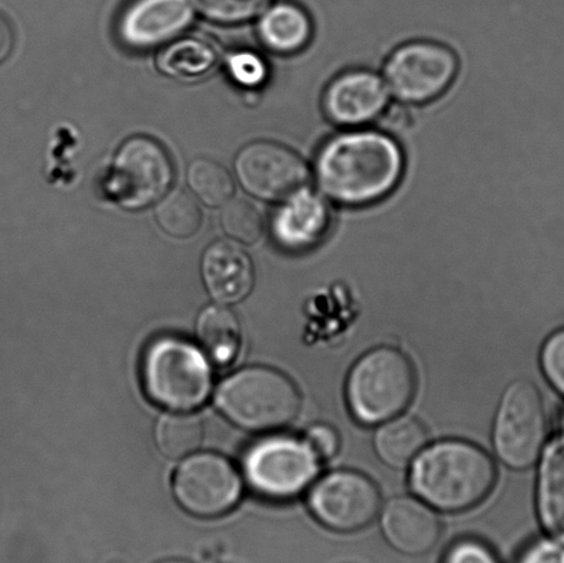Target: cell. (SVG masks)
I'll return each mask as SVG.
<instances>
[{
  "label": "cell",
  "instance_id": "6da1fadb",
  "mask_svg": "<svg viewBox=\"0 0 564 563\" xmlns=\"http://www.w3.org/2000/svg\"><path fill=\"white\" fill-rule=\"evenodd\" d=\"M405 158L383 132L350 131L326 141L315 159V181L324 196L345 206H367L400 184Z\"/></svg>",
  "mask_w": 564,
  "mask_h": 563
},
{
  "label": "cell",
  "instance_id": "7a4b0ae2",
  "mask_svg": "<svg viewBox=\"0 0 564 563\" xmlns=\"http://www.w3.org/2000/svg\"><path fill=\"white\" fill-rule=\"evenodd\" d=\"M496 483L490 456L467 441H441L413 462L411 484L425 504L446 512L471 509L488 498Z\"/></svg>",
  "mask_w": 564,
  "mask_h": 563
},
{
  "label": "cell",
  "instance_id": "3957f363",
  "mask_svg": "<svg viewBox=\"0 0 564 563\" xmlns=\"http://www.w3.org/2000/svg\"><path fill=\"white\" fill-rule=\"evenodd\" d=\"M142 382L149 399L176 412H189L207 401L212 367L195 345L178 336H162L148 346Z\"/></svg>",
  "mask_w": 564,
  "mask_h": 563
},
{
  "label": "cell",
  "instance_id": "277c9868",
  "mask_svg": "<svg viewBox=\"0 0 564 563\" xmlns=\"http://www.w3.org/2000/svg\"><path fill=\"white\" fill-rule=\"evenodd\" d=\"M416 391L411 360L392 347H378L359 358L347 379V404L367 426L400 416Z\"/></svg>",
  "mask_w": 564,
  "mask_h": 563
},
{
  "label": "cell",
  "instance_id": "5b68a950",
  "mask_svg": "<svg viewBox=\"0 0 564 563\" xmlns=\"http://www.w3.org/2000/svg\"><path fill=\"white\" fill-rule=\"evenodd\" d=\"M301 404L296 385L285 373L267 367L241 369L226 379L217 393L219 411L251 432L285 427Z\"/></svg>",
  "mask_w": 564,
  "mask_h": 563
},
{
  "label": "cell",
  "instance_id": "8992f818",
  "mask_svg": "<svg viewBox=\"0 0 564 563\" xmlns=\"http://www.w3.org/2000/svg\"><path fill=\"white\" fill-rule=\"evenodd\" d=\"M174 176L173 159L162 143L135 136L116 152L104 190L109 201L130 212H140L167 195Z\"/></svg>",
  "mask_w": 564,
  "mask_h": 563
},
{
  "label": "cell",
  "instance_id": "52a82bcc",
  "mask_svg": "<svg viewBox=\"0 0 564 563\" xmlns=\"http://www.w3.org/2000/svg\"><path fill=\"white\" fill-rule=\"evenodd\" d=\"M319 462L306 440L274 435L247 451L245 474L262 498L284 501L310 488L318 476Z\"/></svg>",
  "mask_w": 564,
  "mask_h": 563
},
{
  "label": "cell",
  "instance_id": "ba28073f",
  "mask_svg": "<svg viewBox=\"0 0 564 563\" xmlns=\"http://www.w3.org/2000/svg\"><path fill=\"white\" fill-rule=\"evenodd\" d=\"M546 434L549 421L539 390L527 380L512 383L502 396L495 424V448L501 462L516 470L533 466Z\"/></svg>",
  "mask_w": 564,
  "mask_h": 563
},
{
  "label": "cell",
  "instance_id": "9c48e42d",
  "mask_svg": "<svg viewBox=\"0 0 564 563\" xmlns=\"http://www.w3.org/2000/svg\"><path fill=\"white\" fill-rule=\"evenodd\" d=\"M457 71V55L449 47L435 42H411L398 47L387 59L384 82L400 101L425 104L451 87Z\"/></svg>",
  "mask_w": 564,
  "mask_h": 563
},
{
  "label": "cell",
  "instance_id": "30bf717a",
  "mask_svg": "<svg viewBox=\"0 0 564 563\" xmlns=\"http://www.w3.org/2000/svg\"><path fill=\"white\" fill-rule=\"evenodd\" d=\"M313 516L336 532H357L379 515L381 496L372 479L339 470L319 479L308 496Z\"/></svg>",
  "mask_w": 564,
  "mask_h": 563
},
{
  "label": "cell",
  "instance_id": "8fae6325",
  "mask_svg": "<svg viewBox=\"0 0 564 563\" xmlns=\"http://www.w3.org/2000/svg\"><path fill=\"white\" fill-rule=\"evenodd\" d=\"M174 495L187 512L213 518L226 515L239 504L241 479L226 457L200 454L182 463L174 477Z\"/></svg>",
  "mask_w": 564,
  "mask_h": 563
},
{
  "label": "cell",
  "instance_id": "7c38bea8",
  "mask_svg": "<svg viewBox=\"0 0 564 563\" xmlns=\"http://www.w3.org/2000/svg\"><path fill=\"white\" fill-rule=\"evenodd\" d=\"M237 178L251 196L282 202L303 190L308 180L307 165L290 148L270 141H257L241 149L235 162Z\"/></svg>",
  "mask_w": 564,
  "mask_h": 563
},
{
  "label": "cell",
  "instance_id": "4fadbf2b",
  "mask_svg": "<svg viewBox=\"0 0 564 563\" xmlns=\"http://www.w3.org/2000/svg\"><path fill=\"white\" fill-rule=\"evenodd\" d=\"M193 19L192 0H131L119 15L116 36L126 48L148 52L174 41Z\"/></svg>",
  "mask_w": 564,
  "mask_h": 563
},
{
  "label": "cell",
  "instance_id": "5bb4252c",
  "mask_svg": "<svg viewBox=\"0 0 564 563\" xmlns=\"http://www.w3.org/2000/svg\"><path fill=\"white\" fill-rule=\"evenodd\" d=\"M389 104L384 79L370 71H348L335 77L324 94V112L332 123L359 127L378 119Z\"/></svg>",
  "mask_w": 564,
  "mask_h": 563
},
{
  "label": "cell",
  "instance_id": "9a60e30c",
  "mask_svg": "<svg viewBox=\"0 0 564 563\" xmlns=\"http://www.w3.org/2000/svg\"><path fill=\"white\" fill-rule=\"evenodd\" d=\"M282 202L270 219V234L275 245L290 252H303L317 246L330 226L325 198L303 187Z\"/></svg>",
  "mask_w": 564,
  "mask_h": 563
},
{
  "label": "cell",
  "instance_id": "2e32d148",
  "mask_svg": "<svg viewBox=\"0 0 564 563\" xmlns=\"http://www.w3.org/2000/svg\"><path fill=\"white\" fill-rule=\"evenodd\" d=\"M202 278L215 301L230 305L245 301L256 284V269L235 241L219 240L202 258Z\"/></svg>",
  "mask_w": 564,
  "mask_h": 563
},
{
  "label": "cell",
  "instance_id": "e0dca14e",
  "mask_svg": "<svg viewBox=\"0 0 564 563\" xmlns=\"http://www.w3.org/2000/svg\"><path fill=\"white\" fill-rule=\"evenodd\" d=\"M381 529L387 542L408 555L429 553L441 537L438 517L423 501L412 498L391 500L381 516Z\"/></svg>",
  "mask_w": 564,
  "mask_h": 563
},
{
  "label": "cell",
  "instance_id": "ac0fdd59",
  "mask_svg": "<svg viewBox=\"0 0 564 563\" xmlns=\"http://www.w3.org/2000/svg\"><path fill=\"white\" fill-rule=\"evenodd\" d=\"M258 35L270 52L292 55L302 52L312 41L313 22L297 4L278 3L264 11Z\"/></svg>",
  "mask_w": 564,
  "mask_h": 563
},
{
  "label": "cell",
  "instance_id": "d6986e66",
  "mask_svg": "<svg viewBox=\"0 0 564 563\" xmlns=\"http://www.w3.org/2000/svg\"><path fill=\"white\" fill-rule=\"evenodd\" d=\"M217 46L204 36L176 39L156 58L158 69L171 79L196 82L206 77L218 64Z\"/></svg>",
  "mask_w": 564,
  "mask_h": 563
},
{
  "label": "cell",
  "instance_id": "ffe728a7",
  "mask_svg": "<svg viewBox=\"0 0 564 563\" xmlns=\"http://www.w3.org/2000/svg\"><path fill=\"white\" fill-rule=\"evenodd\" d=\"M196 329L204 351L218 366H229L239 356L241 325L229 307L213 305L204 308L197 320Z\"/></svg>",
  "mask_w": 564,
  "mask_h": 563
},
{
  "label": "cell",
  "instance_id": "44dd1931",
  "mask_svg": "<svg viewBox=\"0 0 564 563\" xmlns=\"http://www.w3.org/2000/svg\"><path fill=\"white\" fill-rule=\"evenodd\" d=\"M427 440V430L416 419L394 418L376 434L375 448L386 465L405 467L422 454Z\"/></svg>",
  "mask_w": 564,
  "mask_h": 563
},
{
  "label": "cell",
  "instance_id": "7402d4cb",
  "mask_svg": "<svg viewBox=\"0 0 564 563\" xmlns=\"http://www.w3.org/2000/svg\"><path fill=\"white\" fill-rule=\"evenodd\" d=\"M541 521L555 538L564 540V440L551 446L539 483Z\"/></svg>",
  "mask_w": 564,
  "mask_h": 563
},
{
  "label": "cell",
  "instance_id": "603a6c76",
  "mask_svg": "<svg viewBox=\"0 0 564 563\" xmlns=\"http://www.w3.org/2000/svg\"><path fill=\"white\" fill-rule=\"evenodd\" d=\"M204 434L206 430L200 418L178 412L160 418L154 432L158 448L169 459L195 454L203 444Z\"/></svg>",
  "mask_w": 564,
  "mask_h": 563
},
{
  "label": "cell",
  "instance_id": "cb8c5ba5",
  "mask_svg": "<svg viewBox=\"0 0 564 563\" xmlns=\"http://www.w3.org/2000/svg\"><path fill=\"white\" fill-rule=\"evenodd\" d=\"M187 184L208 207L225 206L235 193V182L229 171L208 158L193 160L187 169Z\"/></svg>",
  "mask_w": 564,
  "mask_h": 563
},
{
  "label": "cell",
  "instance_id": "d4e9b609",
  "mask_svg": "<svg viewBox=\"0 0 564 563\" xmlns=\"http://www.w3.org/2000/svg\"><path fill=\"white\" fill-rule=\"evenodd\" d=\"M160 228L175 239H189L202 228L203 214L195 197L184 191L164 196L154 212Z\"/></svg>",
  "mask_w": 564,
  "mask_h": 563
},
{
  "label": "cell",
  "instance_id": "484cf974",
  "mask_svg": "<svg viewBox=\"0 0 564 563\" xmlns=\"http://www.w3.org/2000/svg\"><path fill=\"white\" fill-rule=\"evenodd\" d=\"M220 225L226 235L242 245H253L263 234L261 213L252 203L236 198L225 204Z\"/></svg>",
  "mask_w": 564,
  "mask_h": 563
},
{
  "label": "cell",
  "instance_id": "4316f807",
  "mask_svg": "<svg viewBox=\"0 0 564 563\" xmlns=\"http://www.w3.org/2000/svg\"><path fill=\"white\" fill-rule=\"evenodd\" d=\"M272 0H192L198 13L217 24L236 25L257 19Z\"/></svg>",
  "mask_w": 564,
  "mask_h": 563
},
{
  "label": "cell",
  "instance_id": "83f0119b",
  "mask_svg": "<svg viewBox=\"0 0 564 563\" xmlns=\"http://www.w3.org/2000/svg\"><path fill=\"white\" fill-rule=\"evenodd\" d=\"M228 71L237 85L247 88L261 87L267 83L269 75L264 59L252 52H237L229 55Z\"/></svg>",
  "mask_w": 564,
  "mask_h": 563
},
{
  "label": "cell",
  "instance_id": "f1b7e54d",
  "mask_svg": "<svg viewBox=\"0 0 564 563\" xmlns=\"http://www.w3.org/2000/svg\"><path fill=\"white\" fill-rule=\"evenodd\" d=\"M541 364L545 377L564 396V329L557 331L545 342Z\"/></svg>",
  "mask_w": 564,
  "mask_h": 563
},
{
  "label": "cell",
  "instance_id": "f546056e",
  "mask_svg": "<svg viewBox=\"0 0 564 563\" xmlns=\"http://www.w3.org/2000/svg\"><path fill=\"white\" fill-rule=\"evenodd\" d=\"M444 563H499V561L488 545L478 540L466 539L447 550Z\"/></svg>",
  "mask_w": 564,
  "mask_h": 563
},
{
  "label": "cell",
  "instance_id": "4dcf8cb0",
  "mask_svg": "<svg viewBox=\"0 0 564 563\" xmlns=\"http://www.w3.org/2000/svg\"><path fill=\"white\" fill-rule=\"evenodd\" d=\"M306 441L321 461L330 459L340 448L339 434L328 424H314L307 430Z\"/></svg>",
  "mask_w": 564,
  "mask_h": 563
},
{
  "label": "cell",
  "instance_id": "1f68e13d",
  "mask_svg": "<svg viewBox=\"0 0 564 563\" xmlns=\"http://www.w3.org/2000/svg\"><path fill=\"white\" fill-rule=\"evenodd\" d=\"M519 563H564V550L561 545L541 542L530 548Z\"/></svg>",
  "mask_w": 564,
  "mask_h": 563
},
{
  "label": "cell",
  "instance_id": "d6a6232c",
  "mask_svg": "<svg viewBox=\"0 0 564 563\" xmlns=\"http://www.w3.org/2000/svg\"><path fill=\"white\" fill-rule=\"evenodd\" d=\"M14 47V33L10 22L0 13V64L9 57Z\"/></svg>",
  "mask_w": 564,
  "mask_h": 563
},
{
  "label": "cell",
  "instance_id": "836d02e7",
  "mask_svg": "<svg viewBox=\"0 0 564 563\" xmlns=\"http://www.w3.org/2000/svg\"><path fill=\"white\" fill-rule=\"evenodd\" d=\"M160 563H189V562H185V561H164V562H160Z\"/></svg>",
  "mask_w": 564,
  "mask_h": 563
}]
</instances>
